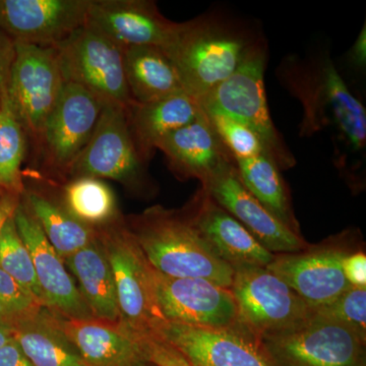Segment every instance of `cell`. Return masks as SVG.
<instances>
[{"label":"cell","instance_id":"obj_1","mask_svg":"<svg viewBox=\"0 0 366 366\" xmlns=\"http://www.w3.org/2000/svg\"><path fill=\"white\" fill-rule=\"evenodd\" d=\"M279 79L300 101V136L327 132L334 144V163L351 189L365 185L366 109L353 95L329 53L302 59L291 55L278 69Z\"/></svg>","mask_w":366,"mask_h":366},{"label":"cell","instance_id":"obj_2","mask_svg":"<svg viewBox=\"0 0 366 366\" xmlns=\"http://www.w3.org/2000/svg\"><path fill=\"white\" fill-rule=\"evenodd\" d=\"M127 228L149 264L173 278H202L230 289L234 269L223 261L194 225L187 207L147 209Z\"/></svg>","mask_w":366,"mask_h":366},{"label":"cell","instance_id":"obj_3","mask_svg":"<svg viewBox=\"0 0 366 366\" xmlns=\"http://www.w3.org/2000/svg\"><path fill=\"white\" fill-rule=\"evenodd\" d=\"M257 41L231 21L202 16L178 23L164 51L177 66L184 91L199 101L237 69Z\"/></svg>","mask_w":366,"mask_h":366},{"label":"cell","instance_id":"obj_4","mask_svg":"<svg viewBox=\"0 0 366 366\" xmlns=\"http://www.w3.org/2000/svg\"><path fill=\"white\" fill-rule=\"evenodd\" d=\"M266 64V45L257 40L237 69L197 102L208 115H224L249 127L278 167L287 170L295 167L296 160L269 115L264 89Z\"/></svg>","mask_w":366,"mask_h":366},{"label":"cell","instance_id":"obj_5","mask_svg":"<svg viewBox=\"0 0 366 366\" xmlns=\"http://www.w3.org/2000/svg\"><path fill=\"white\" fill-rule=\"evenodd\" d=\"M112 267L122 324L139 337L152 336L166 322L154 295L152 268L127 224L98 229Z\"/></svg>","mask_w":366,"mask_h":366},{"label":"cell","instance_id":"obj_6","mask_svg":"<svg viewBox=\"0 0 366 366\" xmlns=\"http://www.w3.org/2000/svg\"><path fill=\"white\" fill-rule=\"evenodd\" d=\"M365 247L357 229H347L293 254H274L267 269L286 282L312 308L332 302L352 287L343 273L344 257Z\"/></svg>","mask_w":366,"mask_h":366},{"label":"cell","instance_id":"obj_7","mask_svg":"<svg viewBox=\"0 0 366 366\" xmlns=\"http://www.w3.org/2000/svg\"><path fill=\"white\" fill-rule=\"evenodd\" d=\"M230 290L238 322L259 339L286 333L314 317V308L267 267L235 269Z\"/></svg>","mask_w":366,"mask_h":366},{"label":"cell","instance_id":"obj_8","mask_svg":"<svg viewBox=\"0 0 366 366\" xmlns=\"http://www.w3.org/2000/svg\"><path fill=\"white\" fill-rule=\"evenodd\" d=\"M105 103L86 89L66 83L33 149L48 177L67 179L71 166L86 148Z\"/></svg>","mask_w":366,"mask_h":366},{"label":"cell","instance_id":"obj_9","mask_svg":"<svg viewBox=\"0 0 366 366\" xmlns=\"http://www.w3.org/2000/svg\"><path fill=\"white\" fill-rule=\"evenodd\" d=\"M66 83L86 89L105 104L127 109L132 100L125 78L124 49L88 26L55 46Z\"/></svg>","mask_w":366,"mask_h":366},{"label":"cell","instance_id":"obj_10","mask_svg":"<svg viewBox=\"0 0 366 366\" xmlns=\"http://www.w3.org/2000/svg\"><path fill=\"white\" fill-rule=\"evenodd\" d=\"M7 94L33 149L66 85L55 47L14 42Z\"/></svg>","mask_w":366,"mask_h":366},{"label":"cell","instance_id":"obj_11","mask_svg":"<svg viewBox=\"0 0 366 366\" xmlns=\"http://www.w3.org/2000/svg\"><path fill=\"white\" fill-rule=\"evenodd\" d=\"M261 341L278 366H366V341L345 325L315 314L302 326Z\"/></svg>","mask_w":366,"mask_h":366},{"label":"cell","instance_id":"obj_12","mask_svg":"<svg viewBox=\"0 0 366 366\" xmlns=\"http://www.w3.org/2000/svg\"><path fill=\"white\" fill-rule=\"evenodd\" d=\"M146 164L132 139L125 108L105 104L90 141L71 166L67 178L114 180L137 190L147 182Z\"/></svg>","mask_w":366,"mask_h":366},{"label":"cell","instance_id":"obj_13","mask_svg":"<svg viewBox=\"0 0 366 366\" xmlns=\"http://www.w3.org/2000/svg\"><path fill=\"white\" fill-rule=\"evenodd\" d=\"M152 336L177 349L192 366H278L261 339L242 324L209 329L166 322Z\"/></svg>","mask_w":366,"mask_h":366},{"label":"cell","instance_id":"obj_14","mask_svg":"<svg viewBox=\"0 0 366 366\" xmlns=\"http://www.w3.org/2000/svg\"><path fill=\"white\" fill-rule=\"evenodd\" d=\"M152 283L159 310L167 322L209 329L239 324L230 289L206 279L164 276L153 268Z\"/></svg>","mask_w":366,"mask_h":366},{"label":"cell","instance_id":"obj_15","mask_svg":"<svg viewBox=\"0 0 366 366\" xmlns=\"http://www.w3.org/2000/svg\"><path fill=\"white\" fill-rule=\"evenodd\" d=\"M201 187L272 254H293L310 245L255 199L240 179L236 163L226 166Z\"/></svg>","mask_w":366,"mask_h":366},{"label":"cell","instance_id":"obj_16","mask_svg":"<svg viewBox=\"0 0 366 366\" xmlns=\"http://www.w3.org/2000/svg\"><path fill=\"white\" fill-rule=\"evenodd\" d=\"M14 220L32 257L46 310L64 319H92L93 315L67 272L64 259L48 242L39 223L21 199Z\"/></svg>","mask_w":366,"mask_h":366},{"label":"cell","instance_id":"obj_17","mask_svg":"<svg viewBox=\"0 0 366 366\" xmlns=\"http://www.w3.org/2000/svg\"><path fill=\"white\" fill-rule=\"evenodd\" d=\"M90 0H0V29L14 42L55 47L86 25Z\"/></svg>","mask_w":366,"mask_h":366},{"label":"cell","instance_id":"obj_18","mask_svg":"<svg viewBox=\"0 0 366 366\" xmlns=\"http://www.w3.org/2000/svg\"><path fill=\"white\" fill-rule=\"evenodd\" d=\"M86 26L122 49L155 46L165 50L174 38L178 23L166 19L151 0H90Z\"/></svg>","mask_w":366,"mask_h":366},{"label":"cell","instance_id":"obj_19","mask_svg":"<svg viewBox=\"0 0 366 366\" xmlns=\"http://www.w3.org/2000/svg\"><path fill=\"white\" fill-rule=\"evenodd\" d=\"M187 208L199 232L233 269L267 267L273 262L274 254L264 249L203 187L197 190Z\"/></svg>","mask_w":366,"mask_h":366},{"label":"cell","instance_id":"obj_20","mask_svg":"<svg viewBox=\"0 0 366 366\" xmlns=\"http://www.w3.org/2000/svg\"><path fill=\"white\" fill-rule=\"evenodd\" d=\"M157 150L162 152L177 177L194 178L202 185L226 166L235 163L203 109L196 120L164 137Z\"/></svg>","mask_w":366,"mask_h":366},{"label":"cell","instance_id":"obj_21","mask_svg":"<svg viewBox=\"0 0 366 366\" xmlns=\"http://www.w3.org/2000/svg\"><path fill=\"white\" fill-rule=\"evenodd\" d=\"M86 366H144L143 338L120 322L92 317L69 320L54 315Z\"/></svg>","mask_w":366,"mask_h":366},{"label":"cell","instance_id":"obj_22","mask_svg":"<svg viewBox=\"0 0 366 366\" xmlns=\"http://www.w3.org/2000/svg\"><path fill=\"white\" fill-rule=\"evenodd\" d=\"M125 112L137 150L148 163L164 137L196 120L202 108L187 92H179L151 102H132Z\"/></svg>","mask_w":366,"mask_h":366},{"label":"cell","instance_id":"obj_23","mask_svg":"<svg viewBox=\"0 0 366 366\" xmlns=\"http://www.w3.org/2000/svg\"><path fill=\"white\" fill-rule=\"evenodd\" d=\"M64 264L76 277L79 293L93 317L122 322L112 267L98 234L90 244L67 257Z\"/></svg>","mask_w":366,"mask_h":366},{"label":"cell","instance_id":"obj_24","mask_svg":"<svg viewBox=\"0 0 366 366\" xmlns=\"http://www.w3.org/2000/svg\"><path fill=\"white\" fill-rule=\"evenodd\" d=\"M124 59L125 78L132 102H151L185 92L177 66L162 48H125Z\"/></svg>","mask_w":366,"mask_h":366},{"label":"cell","instance_id":"obj_25","mask_svg":"<svg viewBox=\"0 0 366 366\" xmlns=\"http://www.w3.org/2000/svg\"><path fill=\"white\" fill-rule=\"evenodd\" d=\"M14 340L33 366H86L74 344L46 308L11 325Z\"/></svg>","mask_w":366,"mask_h":366},{"label":"cell","instance_id":"obj_26","mask_svg":"<svg viewBox=\"0 0 366 366\" xmlns=\"http://www.w3.org/2000/svg\"><path fill=\"white\" fill-rule=\"evenodd\" d=\"M21 199L64 261L97 238V229L79 222L66 211L61 202L55 201L42 192L25 189Z\"/></svg>","mask_w":366,"mask_h":366},{"label":"cell","instance_id":"obj_27","mask_svg":"<svg viewBox=\"0 0 366 366\" xmlns=\"http://www.w3.org/2000/svg\"><path fill=\"white\" fill-rule=\"evenodd\" d=\"M235 163L240 179L255 199L282 224L301 234L287 184L273 159L264 153Z\"/></svg>","mask_w":366,"mask_h":366},{"label":"cell","instance_id":"obj_28","mask_svg":"<svg viewBox=\"0 0 366 366\" xmlns=\"http://www.w3.org/2000/svg\"><path fill=\"white\" fill-rule=\"evenodd\" d=\"M61 204L74 218L91 228L106 227L119 220L114 192L99 178H69L62 189Z\"/></svg>","mask_w":366,"mask_h":366},{"label":"cell","instance_id":"obj_29","mask_svg":"<svg viewBox=\"0 0 366 366\" xmlns=\"http://www.w3.org/2000/svg\"><path fill=\"white\" fill-rule=\"evenodd\" d=\"M28 136L7 91L0 104V190L23 194Z\"/></svg>","mask_w":366,"mask_h":366},{"label":"cell","instance_id":"obj_30","mask_svg":"<svg viewBox=\"0 0 366 366\" xmlns=\"http://www.w3.org/2000/svg\"><path fill=\"white\" fill-rule=\"evenodd\" d=\"M0 269L26 289L44 307L32 257L19 234L14 217L0 234Z\"/></svg>","mask_w":366,"mask_h":366},{"label":"cell","instance_id":"obj_31","mask_svg":"<svg viewBox=\"0 0 366 366\" xmlns=\"http://www.w3.org/2000/svg\"><path fill=\"white\" fill-rule=\"evenodd\" d=\"M314 314L345 325L366 341V288L351 287Z\"/></svg>","mask_w":366,"mask_h":366},{"label":"cell","instance_id":"obj_32","mask_svg":"<svg viewBox=\"0 0 366 366\" xmlns=\"http://www.w3.org/2000/svg\"><path fill=\"white\" fill-rule=\"evenodd\" d=\"M208 117L221 141L235 161L257 157L264 153L268 154L261 139L247 125L224 115L214 114Z\"/></svg>","mask_w":366,"mask_h":366},{"label":"cell","instance_id":"obj_33","mask_svg":"<svg viewBox=\"0 0 366 366\" xmlns=\"http://www.w3.org/2000/svg\"><path fill=\"white\" fill-rule=\"evenodd\" d=\"M43 308L26 289L0 269V319L14 325L35 317Z\"/></svg>","mask_w":366,"mask_h":366},{"label":"cell","instance_id":"obj_34","mask_svg":"<svg viewBox=\"0 0 366 366\" xmlns=\"http://www.w3.org/2000/svg\"><path fill=\"white\" fill-rule=\"evenodd\" d=\"M143 349L147 362L153 366H192L169 344L157 337H143Z\"/></svg>","mask_w":366,"mask_h":366},{"label":"cell","instance_id":"obj_35","mask_svg":"<svg viewBox=\"0 0 366 366\" xmlns=\"http://www.w3.org/2000/svg\"><path fill=\"white\" fill-rule=\"evenodd\" d=\"M343 273L352 287L366 288V254L365 247L354 250L344 257Z\"/></svg>","mask_w":366,"mask_h":366},{"label":"cell","instance_id":"obj_36","mask_svg":"<svg viewBox=\"0 0 366 366\" xmlns=\"http://www.w3.org/2000/svg\"><path fill=\"white\" fill-rule=\"evenodd\" d=\"M14 54H16L14 41L0 29V104L9 86Z\"/></svg>","mask_w":366,"mask_h":366},{"label":"cell","instance_id":"obj_37","mask_svg":"<svg viewBox=\"0 0 366 366\" xmlns=\"http://www.w3.org/2000/svg\"><path fill=\"white\" fill-rule=\"evenodd\" d=\"M0 366H33L16 341L0 347Z\"/></svg>","mask_w":366,"mask_h":366},{"label":"cell","instance_id":"obj_38","mask_svg":"<svg viewBox=\"0 0 366 366\" xmlns=\"http://www.w3.org/2000/svg\"><path fill=\"white\" fill-rule=\"evenodd\" d=\"M21 194L0 190V234L6 224L13 218L21 203Z\"/></svg>","mask_w":366,"mask_h":366},{"label":"cell","instance_id":"obj_39","mask_svg":"<svg viewBox=\"0 0 366 366\" xmlns=\"http://www.w3.org/2000/svg\"><path fill=\"white\" fill-rule=\"evenodd\" d=\"M366 30L365 25L363 26L362 30L360 31V36L354 43L350 52H349V59L351 64L354 66L365 69L366 64Z\"/></svg>","mask_w":366,"mask_h":366},{"label":"cell","instance_id":"obj_40","mask_svg":"<svg viewBox=\"0 0 366 366\" xmlns=\"http://www.w3.org/2000/svg\"><path fill=\"white\" fill-rule=\"evenodd\" d=\"M11 340H14L13 326L6 320L0 319V347L6 345Z\"/></svg>","mask_w":366,"mask_h":366}]
</instances>
